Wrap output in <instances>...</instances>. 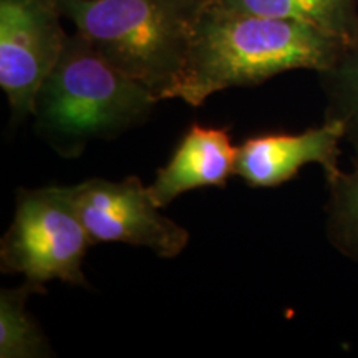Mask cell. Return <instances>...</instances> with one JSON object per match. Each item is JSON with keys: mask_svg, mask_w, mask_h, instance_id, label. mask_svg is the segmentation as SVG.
<instances>
[{"mask_svg": "<svg viewBox=\"0 0 358 358\" xmlns=\"http://www.w3.org/2000/svg\"><path fill=\"white\" fill-rule=\"evenodd\" d=\"M347 47L303 22L231 10L204 0L173 100L199 106L222 90L256 87L290 70L324 73Z\"/></svg>", "mask_w": 358, "mask_h": 358, "instance_id": "cell-1", "label": "cell"}, {"mask_svg": "<svg viewBox=\"0 0 358 358\" xmlns=\"http://www.w3.org/2000/svg\"><path fill=\"white\" fill-rule=\"evenodd\" d=\"M158 101L75 32L38 90L34 115L43 140L71 158L90 141L110 140L143 123Z\"/></svg>", "mask_w": 358, "mask_h": 358, "instance_id": "cell-2", "label": "cell"}, {"mask_svg": "<svg viewBox=\"0 0 358 358\" xmlns=\"http://www.w3.org/2000/svg\"><path fill=\"white\" fill-rule=\"evenodd\" d=\"M204 0H60L66 19L103 58L173 100Z\"/></svg>", "mask_w": 358, "mask_h": 358, "instance_id": "cell-3", "label": "cell"}, {"mask_svg": "<svg viewBox=\"0 0 358 358\" xmlns=\"http://www.w3.org/2000/svg\"><path fill=\"white\" fill-rule=\"evenodd\" d=\"M92 245L71 186L19 189L13 221L0 243V268L42 287L48 280L88 287L83 259Z\"/></svg>", "mask_w": 358, "mask_h": 358, "instance_id": "cell-4", "label": "cell"}, {"mask_svg": "<svg viewBox=\"0 0 358 358\" xmlns=\"http://www.w3.org/2000/svg\"><path fill=\"white\" fill-rule=\"evenodd\" d=\"M62 17L60 0H0V87L19 122L64 52Z\"/></svg>", "mask_w": 358, "mask_h": 358, "instance_id": "cell-5", "label": "cell"}, {"mask_svg": "<svg viewBox=\"0 0 358 358\" xmlns=\"http://www.w3.org/2000/svg\"><path fill=\"white\" fill-rule=\"evenodd\" d=\"M71 194L93 244L123 243L174 259L189 241L185 227L159 213L148 186L136 176L122 181L92 178L71 186Z\"/></svg>", "mask_w": 358, "mask_h": 358, "instance_id": "cell-6", "label": "cell"}, {"mask_svg": "<svg viewBox=\"0 0 358 358\" xmlns=\"http://www.w3.org/2000/svg\"><path fill=\"white\" fill-rule=\"evenodd\" d=\"M345 127L335 118L302 133H268L248 138L237 146L236 171L252 187H275L289 182L308 164H319L327 181L342 173L340 143Z\"/></svg>", "mask_w": 358, "mask_h": 358, "instance_id": "cell-7", "label": "cell"}, {"mask_svg": "<svg viewBox=\"0 0 358 358\" xmlns=\"http://www.w3.org/2000/svg\"><path fill=\"white\" fill-rule=\"evenodd\" d=\"M237 148L229 128L192 123L171 156L148 186L158 208H166L185 192L206 186H226L236 171Z\"/></svg>", "mask_w": 358, "mask_h": 358, "instance_id": "cell-8", "label": "cell"}, {"mask_svg": "<svg viewBox=\"0 0 358 358\" xmlns=\"http://www.w3.org/2000/svg\"><path fill=\"white\" fill-rule=\"evenodd\" d=\"M231 10L303 22L352 45L358 40V0H211Z\"/></svg>", "mask_w": 358, "mask_h": 358, "instance_id": "cell-9", "label": "cell"}, {"mask_svg": "<svg viewBox=\"0 0 358 358\" xmlns=\"http://www.w3.org/2000/svg\"><path fill=\"white\" fill-rule=\"evenodd\" d=\"M35 292L45 294L42 285L25 280L17 289L0 292V357L2 358H45L52 348L37 322L27 310V301Z\"/></svg>", "mask_w": 358, "mask_h": 358, "instance_id": "cell-10", "label": "cell"}, {"mask_svg": "<svg viewBox=\"0 0 358 358\" xmlns=\"http://www.w3.org/2000/svg\"><path fill=\"white\" fill-rule=\"evenodd\" d=\"M329 96V115L345 127L348 140L355 148L358 164V40L348 45L329 71L320 73Z\"/></svg>", "mask_w": 358, "mask_h": 358, "instance_id": "cell-11", "label": "cell"}, {"mask_svg": "<svg viewBox=\"0 0 358 358\" xmlns=\"http://www.w3.org/2000/svg\"><path fill=\"white\" fill-rule=\"evenodd\" d=\"M329 185L327 232L343 256L358 262V164L352 171H342Z\"/></svg>", "mask_w": 358, "mask_h": 358, "instance_id": "cell-12", "label": "cell"}]
</instances>
